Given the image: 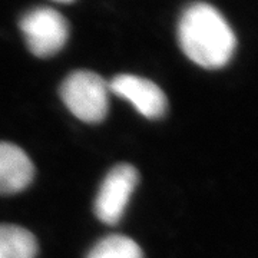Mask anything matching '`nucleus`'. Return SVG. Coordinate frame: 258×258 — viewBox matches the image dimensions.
<instances>
[{"label": "nucleus", "instance_id": "obj_5", "mask_svg": "<svg viewBox=\"0 0 258 258\" xmlns=\"http://www.w3.org/2000/svg\"><path fill=\"white\" fill-rule=\"evenodd\" d=\"M109 91L131 102L135 109L148 119H158L168 108L165 93L152 81L135 75H118L111 81Z\"/></svg>", "mask_w": 258, "mask_h": 258}, {"label": "nucleus", "instance_id": "obj_4", "mask_svg": "<svg viewBox=\"0 0 258 258\" xmlns=\"http://www.w3.org/2000/svg\"><path fill=\"white\" fill-rule=\"evenodd\" d=\"M138 181L139 174L134 165L119 164L113 166L105 176L95 200L98 220L109 225L119 222Z\"/></svg>", "mask_w": 258, "mask_h": 258}, {"label": "nucleus", "instance_id": "obj_6", "mask_svg": "<svg viewBox=\"0 0 258 258\" xmlns=\"http://www.w3.org/2000/svg\"><path fill=\"white\" fill-rule=\"evenodd\" d=\"M35 166L28 154L10 142H0V195H13L28 188Z\"/></svg>", "mask_w": 258, "mask_h": 258}, {"label": "nucleus", "instance_id": "obj_3", "mask_svg": "<svg viewBox=\"0 0 258 258\" xmlns=\"http://www.w3.org/2000/svg\"><path fill=\"white\" fill-rule=\"evenodd\" d=\"M20 30L29 50L37 57H50L64 46L69 36L66 19L50 8H36L20 19Z\"/></svg>", "mask_w": 258, "mask_h": 258}, {"label": "nucleus", "instance_id": "obj_2", "mask_svg": "<svg viewBox=\"0 0 258 258\" xmlns=\"http://www.w3.org/2000/svg\"><path fill=\"white\" fill-rule=\"evenodd\" d=\"M109 85L101 75L91 71H76L60 86V98L78 119L98 123L109 109Z\"/></svg>", "mask_w": 258, "mask_h": 258}, {"label": "nucleus", "instance_id": "obj_8", "mask_svg": "<svg viewBox=\"0 0 258 258\" xmlns=\"http://www.w3.org/2000/svg\"><path fill=\"white\" fill-rule=\"evenodd\" d=\"M86 258H144V252L132 238L115 234L99 241Z\"/></svg>", "mask_w": 258, "mask_h": 258}, {"label": "nucleus", "instance_id": "obj_7", "mask_svg": "<svg viewBox=\"0 0 258 258\" xmlns=\"http://www.w3.org/2000/svg\"><path fill=\"white\" fill-rule=\"evenodd\" d=\"M37 241L26 228L0 224V258H35Z\"/></svg>", "mask_w": 258, "mask_h": 258}, {"label": "nucleus", "instance_id": "obj_1", "mask_svg": "<svg viewBox=\"0 0 258 258\" xmlns=\"http://www.w3.org/2000/svg\"><path fill=\"white\" fill-rule=\"evenodd\" d=\"M178 40L184 53L205 69H220L228 63L237 39L228 22L207 3H192L181 15Z\"/></svg>", "mask_w": 258, "mask_h": 258}, {"label": "nucleus", "instance_id": "obj_9", "mask_svg": "<svg viewBox=\"0 0 258 258\" xmlns=\"http://www.w3.org/2000/svg\"><path fill=\"white\" fill-rule=\"evenodd\" d=\"M55 2H60V3H72L74 0H55Z\"/></svg>", "mask_w": 258, "mask_h": 258}]
</instances>
